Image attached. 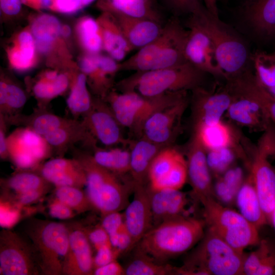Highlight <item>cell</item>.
I'll list each match as a JSON object with an SVG mask.
<instances>
[{"instance_id":"1","label":"cell","mask_w":275,"mask_h":275,"mask_svg":"<svg viewBox=\"0 0 275 275\" xmlns=\"http://www.w3.org/2000/svg\"><path fill=\"white\" fill-rule=\"evenodd\" d=\"M205 221L184 215L152 227L135 246L136 252L163 263L192 248L204 235Z\"/></svg>"},{"instance_id":"2","label":"cell","mask_w":275,"mask_h":275,"mask_svg":"<svg viewBox=\"0 0 275 275\" xmlns=\"http://www.w3.org/2000/svg\"><path fill=\"white\" fill-rule=\"evenodd\" d=\"M187 36V30L178 17L172 16L157 38L120 63V70L146 71L187 62L184 57Z\"/></svg>"},{"instance_id":"3","label":"cell","mask_w":275,"mask_h":275,"mask_svg":"<svg viewBox=\"0 0 275 275\" xmlns=\"http://www.w3.org/2000/svg\"><path fill=\"white\" fill-rule=\"evenodd\" d=\"M73 157L81 164L86 175V194L93 208L102 215L121 211L128 204L133 184L98 164L92 154L74 148Z\"/></svg>"},{"instance_id":"4","label":"cell","mask_w":275,"mask_h":275,"mask_svg":"<svg viewBox=\"0 0 275 275\" xmlns=\"http://www.w3.org/2000/svg\"><path fill=\"white\" fill-rule=\"evenodd\" d=\"M206 73L185 62L156 70L136 71L120 80L121 92H135L153 97L170 92L191 91L201 87Z\"/></svg>"},{"instance_id":"5","label":"cell","mask_w":275,"mask_h":275,"mask_svg":"<svg viewBox=\"0 0 275 275\" xmlns=\"http://www.w3.org/2000/svg\"><path fill=\"white\" fill-rule=\"evenodd\" d=\"M245 255L207 230L199 245L188 256L184 265L177 267L176 274H243Z\"/></svg>"},{"instance_id":"6","label":"cell","mask_w":275,"mask_h":275,"mask_svg":"<svg viewBox=\"0 0 275 275\" xmlns=\"http://www.w3.org/2000/svg\"><path fill=\"white\" fill-rule=\"evenodd\" d=\"M187 96V91L166 93L146 97L135 92L111 91L105 98L116 119L140 138L146 120L156 112L172 105Z\"/></svg>"},{"instance_id":"7","label":"cell","mask_w":275,"mask_h":275,"mask_svg":"<svg viewBox=\"0 0 275 275\" xmlns=\"http://www.w3.org/2000/svg\"><path fill=\"white\" fill-rule=\"evenodd\" d=\"M201 203L207 230L241 253L249 246L258 244L259 230L238 211L223 205L214 197L206 198Z\"/></svg>"},{"instance_id":"8","label":"cell","mask_w":275,"mask_h":275,"mask_svg":"<svg viewBox=\"0 0 275 275\" xmlns=\"http://www.w3.org/2000/svg\"><path fill=\"white\" fill-rule=\"evenodd\" d=\"M69 233L65 225L56 222L33 219L26 225V233L32 242L43 274H63Z\"/></svg>"},{"instance_id":"9","label":"cell","mask_w":275,"mask_h":275,"mask_svg":"<svg viewBox=\"0 0 275 275\" xmlns=\"http://www.w3.org/2000/svg\"><path fill=\"white\" fill-rule=\"evenodd\" d=\"M196 15L213 43L219 66L226 78L246 70L249 55L242 40L208 11Z\"/></svg>"},{"instance_id":"10","label":"cell","mask_w":275,"mask_h":275,"mask_svg":"<svg viewBox=\"0 0 275 275\" xmlns=\"http://www.w3.org/2000/svg\"><path fill=\"white\" fill-rule=\"evenodd\" d=\"M42 273L33 245L9 230L0 233V274L36 275Z\"/></svg>"},{"instance_id":"11","label":"cell","mask_w":275,"mask_h":275,"mask_svg":"<svg viewBox=\"0 0 275 275\" xmlns=\"http://www.w3.org/2000/svg\"><path fill=\"white\" fill-rule=\"evenodd\" d=\"M188 179L186 158L170 146L161 149L152 160L148 174L151 190L181 189Z\"/></svg>"},{"instance_id":"12","label":"cell","mask_w":275,"mask_h":275,"mask_svg":"<svg viewBox=\"0 0 275 275\" xmlns=\"http://www.w3.org/2000/svg\"><path fill=\"white\" fill-rule=\"evenodd\" d=\"M9 158L19 169H35L52 153L45 138L26 127L14 130L7 137Z\"/></svg>"},{"instance_id":"13","label":"cell","mask_w":275,"mask_h":275,"mask_svg":"<svg viewBox=\"0 0 275 275\" xmlns=\"http://www.w3.org/2000/svg\"><path fill=\"white\" fill-rule=\"evenodd\" d=\"M186 26V61L206 73L226 78L219 66L213 43L196 15H189Z\"/></svg>"},{"instance_id":"14","label":"cell","mask_w":275,"mask_h":275,"mask_svg":"<svg viewBox=\"0 0 275 275\" xmlns=\"http://www.w3.org/2000/svg\"><path fill=\"white\" fill-rule=\"evenodd\" d=\"M81 121L96 141L106 147L130 143L131 140L124 136L123 127L104 99H93L91 109L82 117Z\"/></svg>"},{"instance_id":"15","label":"cell","mask_w":275,"mask_h":275,"mask_svg":"<svg viewBox=\"0 0 275 275\" xmlns=\"http://www.w3.org/2000/svg\"><path fill=\"white\" fill-rule=\"evenodd\" d=\"M187 104L186 97L153 113L145 122L141 138L162 146H170L179 133Z\"/></svg>"},{"instance_id":"16","label":"cell","mask_w":275,"mask_h":275,"mask_svg":"<svg viewBox=\"0 0 275 275\" xmlns=\"http://www.w3.org/2000/svg\"><path fill=\"white\" fill-rule=\"evenodd\" d=\"M186 154L188 179L194 197L200 203L206 198L214 197L207 151L194 134L188 145Z\"/></svg>"},{"instance_id":"17","label":"cell","mask_w":275,"mask_h":275,"mask_svg":"<svg viewBox=\"0 0 275 275\" xmlns=\"http://www.w3.org/2000/svg\"><path fill=\"white\" fill-rule=\"evenodd\" d=\"M268 158L256 148L251 164L250 176L267 223L272 225L275 206V169Z\"/></svg>"},{"instance_id":"18","label":"cell","mask_w":275,"mask_h":275,"mask_svg":"<svg viewBox=\"0 0 275 275\" xmlns=\"http://www.w3.org/2000/svg\"><path fill=\"white\" fill-rule=\"evenodd\" d=\"M133 191V199L126 207L123 214L134 248L153 227V222L149 187L134 185Z\"/></svg>"},{"instance_id":"19","label":"cell","mask_w":275,"mask_h":275,"mask_svg":"<svg viewBox=\"0 0 275 275\" xmlns=\"http://www.w3.org/2000/svg\"><path fill=\"white\" fill-rule=\"evenodd\" d=\"M192 92L194 126L211 124L221 121L233 99L227 88L222 92L211 93L199 87Z\"/></svg>"},{"instance_id":"20","label":"cell","mask_w":275,"mask_h":275,"mask_svg":"<svg viewBox=\"0 0 275 275\" xmlns=\"http://www.w3.org/2000/svg\"><path fill=\"white\" fill-rule=\"evenodd\" d=\"M36 169L39 174L56 187L71 186L81 188L86 186L87 179L85 172L75 158L63 157L51 159L39 165Z\"/></svg>"},{"instance_id":"21","label":"cell","mask_w":275,"mask_h":275,"mask_svg":"<svg viewBox=\"0 0 275 275\" xmlns=\"http://www.w3.org/2000/svg\"><path fill=\"white\" fill-rule=\"evenodd\" d=\"M92 245L85 230L70 231L69 249L63 274L89 275L94 270Z\"/></svg>"},{"instance_id":"22","label":"cell","mask_w":275,"mask_h":275,"mask_svg":"<svg viewBox=\"0 0 275 275\" xmlns=\"http://www.w3.org/2000/svg\"><path fill=\"white\" fill-rule=\"evenodd\" d=\"M52 151L62 157L69 149L81 143L84 146L94 151L97 146V141L87 129L82 121L77 119L69 124L59 128L44 135Z\"/></svg>"},{"instance_id":"23","label":"cell","mask_w":275,"mask_h":275,"mask_svg":"<svg viewBox=\"0 0 275 275\" xmlns=\"http://www.w3.org/2000/svg\"><path fill=\"white\" fill-rule=\"evenodd\" d=\"M110 13L117 19L133 50L139 49L151 43L158 37L162 31L163 25L158 21L132 17L118 12Z\"/></svg>"},{"instance_id":"24","label":"cell","mask_w":275,"mask_h":275,"mask_svg":"<svg viewBox=\"0 0 275 275\" xmlns=\"http://www.w3.org/2000/svg\"><path fill=\"white\" fill-rule=\"evenodd\" d=\"M228 86L255 100L266 118L275 124V97L259 81L255 75L246 69L228 78Z\"/></svg>"},{"instance_id":"25","label":"cell","mask_w":275,"mask_h":275,"mask_svg":"<svg viewBox=\"0 0 275 275\" xmlns=\"http://www.w3.org/2000/svg\"><path fill=\"white\" fill-rule=\"evenodd\" d=\"M187 203L186 194L180 189L150 190L153 227L169 219L185 215Z\"/></svg>"},{"instance_id":"26","label":"cell","mask_w":275,"mask_h":275,"mask_svg":"<svg viewBox=\"0 0 275 275\" xmlns=\"http://www.w3.org/2000/svg\"><path fill=\"white\" fill-rule=\"evenodd\" d=\"M241 12L244 21L255 33L273 38L275 35V0H244Z\"/></svg>"},{"instance_id":"27","label":"cell","mask_w":275,"mask_h":275,"mask_svg":"<svg viewBox=\"0 0 275 275\" xmlns=\"http://www.w3.org/2000/svg\"><path fill=\"white\" fill-rule=\"evenodd\" d=\"M233 99L227 111L230 118L240 125L265 128L269 121L260 105L249 96L227 88Z\"/></svg>"},{"instance_id":"28","label":"cell","mask_w":275,"mask_h":275,"mask_svg":"<svg viewBox=\"0 0 275 275\" xmlns=\"http://www.w3.org/2000/svg\"><path fill=\"white\" fill-rule=\"evenodd\" d=\"M128 146L130 152L129 174L133 186L146 185L152 160L158 151L166 146L156 144L143 138L131 140Z\"/></svg>"},{"instance_id":"29","label":"cell","mask_w":275,"mask_h":275,"mask_svg":"<svg viewBox=\"0 0 275 275\" xmlns=\"http://www.w3.org/2000/svg\"><path fill=\"white\" fill-rule=\"evenodd\" d=\"M98 21L103 47L109 56L120 62L133 49L126 40L117 19L109 12H105Z\"/></svg>"},{"instance_id":"30","label":"cell","mask_w":275,"mask_h":275,"mask_svg":"<svg viewBox=\"0 0 275 275\" xmlns=\"http://www.w3.org/2000/svg\"><path fill=\"white\" fill-rule=\"evenodd\" d=\"M235 204L238 212L258 230L268 224L250 175L239 188Z\"/></svg>"},{"instance_id":"31","label":"cell","mask_w":275,"mask_h":275,"mask_svg":"<svg viewBox=\"0 0 275 275\" xmlns=\"http://www.w3.org/2000/svg\"><path fill=\"white\" fill-rule=\"evenodd\" d=\"M242 273L244 275L275 274V248L268 240L260 239L257 248L245 255Z\"/></svg>"},{"instance_id":"32","label":"cell","mask_w":275,"mask_h":275,"mask_svg":"<svg viewBox=\"0 0 275 275\" xmlns=\"http://www.w3.org/2000/svg\"><path fill=\"white\" fill-rule=\"evenodd\" d=\"M194 134L206 151L232 147L234 134L231 128L221 121L211 124L194 126Z\"/></svg>"},{"instance_id":"33","label":"cell","mask_w":275,"mask_h":275,"mask_svg":"<svg viewBox=\"0 0 275 275\" xmlns=\"http://www.w3.org/2000/svg\"><path fill=\"white\" fill-rule=\"evenodd\" d=\"M153 0H107L101 6L110 12H118L134 17L154 20L161 22L159 11Z\"/></svg>"},{"instance_id":"34","label":"cell","mask_w":275,"mask_h":275,"mask_svg":"<svg viewBox=\"0 0 275 275\" xmlns=\"http://www.w3.org/2000/svg\"><path fill=\"white\" fill-rule=\"evenodd\" d=\"M101 225L107 232L112 246L120 254L133 249L123 213H109L102 216Z\"/></svg>"},{"instance_id":"35","label":"cell","mask_w":275,"mask_h":275,"mask_svg":"<svg viewBox=\"0 0 275 275\" xmlns=\"http://www.w3.org/2000/svg\"><path fill=\"white\" fill-rule=\"evenodd\" d=\"M218 177L213 185L214 198L226 206L235 204L237 193L244 181L242 169L231 167Z\"/></svg>"},{"instance_id":"36","label":"cell","mask_w":275,"mask_h":275,"mask_svg":"<svg viewBox=\"0 0 275 275\" xmlns=\"http://www.w3.org/2000/svg\"><path fill=\"white\" fill-rule=\"evenodd\" d=\"M92 156L95 161L113 173L122 177L129 174L130 152L129 149L115 147L108 149L96 148Z\"/></svg>"},{"instance_id":"37","label":"cell","mask_w":275,"mask_h":275,"mask_svg":"<svg viewBox=\"0 0 275 275\" xmlns=\"http://www.w3.org/2000/svg\"><path fill=\"white\" fill-rule=\"evenodd\" d=\"M61 28L59 20L49 14H41L34 19L31 30L40 52L46 53L50 50L53 41L61 34Z\"/></svg>"},{"instance_id":"38","label":"cell","mask_w":275,"mask_h":275,"mask_svg":"<svg viewBox=\"0 0 275 275\" xmlns=\"http://www.w3.org/2000/svg\"><path fill=\"white\" fill-rule=\"evenodd\" d=\"M87 78L84 73L79 74L74 80L70 93L66 100L67 106L74 118L82 117L91 108L93 99L89 92Z\"/></svg>"},{"instance_id":"39","label":"cell","mask_w":275,"mask_h":275,"mask_svg":"<svg viewBox=\"0 0 275 275\" xmlns=\"http://www.w3.org/2000/svg\"><path fill=\"white\" fill-rule=\"evenodd\" d=\"M2 183L6 189L13 191L14 195L38 189H48L51 184L39 173L28 171L15 173Z\"/></svg>"},{"instance_id":"40","label":"cell","mask_w":275,"mask_h":275,"mask_svg":"<svg viewBox=\"0 0 275 275\" xmlns=\"http://www.w3.org/2000/svg\"><path fill=\"white\" fill-rule=\"evenodd\" d=\"M27 100L24 91L13 84L0 82V114L9 117L19 114Z\"/></svg>"},{"instance_id":"41","label":"cell","mask_w":275,"mask_h":275,"mask_svg":"<svg viewBox=\"0 0 275 275\" xmlns=\"http://www.w3.org/2000/svg\"><path fill=\"white\" fill-rule=\"evenodd\" d=\"M124 269L125 275H167L175 274L176 267L136 252L134 258Z\"/></svg>"},{"instance_id":"42","label":"cell","mask_w":275,"mask_h":275,"mask_svg":"<svg viewBox=\"0 0 275 275\" xmlns=\"http://www.w3.org/2000/svg\"><path fill=\"white\" fill-rule=\"evenodd\" d=\"M69 84L68 76L63 73L59 74L54 79H40L34 85L33 92L39 101L38 108H47V102L63 93Z\"/></svg>"},{"instance_id":"43","label":"cell","mask_w":275,"mask_h":275,"mask_svg":"<svg viewBox=\"0 0 275 275\" xmlns=\"http://www.w3.org/2000/svg\"><path fill=\"white\" fill-rule=\"evenodd\" d=\"M18 42V48L10 51V63L15 69L25 70L32 65L35 44L32 36L28 32H23L19 34Z\"/></svg>"},{"instance_id":"44","label":"cell","mask_w":275,"mask_h":275,"mask_svg":"<svg viewBox=\"0 0 275 275\" xmlns=\"http://www.w3.org/2000/svg\"><path fill=\"white\" fill-rule=\"evenodd\" d=\"M77 31L84 48L89 53H98L103 47L98 21L90 17H84L80 20Z\"/></svg>"},{"instance_id":"45","label":"cell","mask_w":275,"mask_h":275,"mask_svg":"<svg viewBox=\"0 0 275 275\" xmlns=\"http://www.w3.org/2000/svg\"><path fill=\"white\" fill-rule=\"evenodd\" d=\"M55 196L75 212H84L93 208L86 193L80 188L71 186H57Z\"/></svg>"},{"instance_id":"46","label":"cell","mask_w":275,"mask_h":275,"mask_svg":"<svg viewBox=\"0 0 275 275\" xmlns=\"http://www.w3.org/2000/svg\"><path fill=\"white\" fill-rule=\"evenodd\" d=\"M206 156L210 172L219 177L232 167L235 153L232 147H225L207 151Z\"/></svg>"},{"instance_id":"47","label":"cell","mask_w":275,"mask_h":275,"mask_svg":"<svg viewBox=\"0 0 275 275\" xmlns=\"http://www.w3.org/2000/svg\"><path fill=\"white\" fill-rule=\"evenodd\" d=\"M163 5L172 14L178 17L188 14H201L207 10L200 0H161Z\"/></svg>"},{"instance_id":"48","label":"cell","mask_w":275,"mask_h":275,"mask_svg":"<svg viewBox=\"0 0 275 275\" xmlns=\"http://www.w3.org/2000/svg\"><path fill=\"white\" fill-rule=\"evenodd\" d=\"M120 253L115 250L112 245H104L96 250L94 257V269L117 260Z\"/></svg>"},{"instance_id":"49","label":"cell","mask_w":275,"mask_h":275,"mask_svg":"<svg viewBox=\"0 0 275 275\" xmlns=\"http://www.w3.org/2000/svg\"><path fill=\"white\" fill-rule=\"evenodd\" d=\"M85 231L92 246L96 251L104 245H112L108 235L101 224Z\"/></svg>"},{"instance_id":"50","label":"cell","mask_w":275,"mask_h":275,"mask_svg":"<svg viewBox=\"0 0 275 275\" xmlns=\"http://www.w3.org/2000/svg\"><path fill=\"white\" fill-rule=\"evenodd\" d=\"M74 211L57 199L50 204L48 212L50 216L60 219H67L75 215Z\"/></svg>"},{"instance_id":"51","label":"cell","mask_w":275,"mask_h":275,"mask_svg":"<svg viewBox=\"0 0 275 275\" xmlns=\"http://www.w3.org/2000/svg\"><path fill=\"white\" fill-rule=\"evenodd\" d=\"M19 211L6 203L1 202V225L9 228L13 225L18 219Z\"/></svg>"},{"instance_id":"52","label":"cell","mask_w":275,"mask_h":275,"mask_svg":"<svg viewBox=\"0 0 275 275\" xmlns=\"http://www.w3.org/2000/svg\"><path fill=\"white\" fill-rule=\"evenodd\" d=\"M53 6L65 14L75 13L83 7L80 0H53Z\"/></svg>"},{"instance_id":"53","label":"cell","mask_w":275,"mask_h":275,"mask_svg":"<svg viewBox=\"0 0 275 275\" xmlns=\"http://www.w3.org/2000/svg\"><path fill=\"white\" fill-rule=\"evenodd\" d=\"M47 190L38 189L15 195V200L17 204L20 205L31 204L39 200Z\"/></svg>"},{"instance_id":"54","label":"cell","mask_w":275,"mask_h":275,"mask_svg":"<svg viewBox=\"0 0 275 275\" xmlns=\"http://www.w3.org/2000/svg\"><path fill=\"white\" fill-rule=\"evenodd\" d=\"M94 275H123L125 269L115 260L103 266L94 269Z\"/></svg>"},{"instance_id":"55","label":"cell","mask_w":275,"mask_h":275,"mask_svg":"<svg viewBox=\"0 0 275 275\" xmlns=\"http://www.w3.org/2000/svg\"><path fill=\"white\" fill-rule=\"evenodd\" d=\"M7 125L5 118L0 114V157L2 159L9 158L6 132Z\"/></svg>"},{"instance_id":"56","label":"cell","mask_w":275,"mask_h":275,"mask_svg":"<svg viewBox=\"0 0 275 275\" xmlns=\"http://www.w3.org/2000/svg\"><path fill=\"white\" fill-rule=\"evenodd\" d=\"M0 4L2 11L9 15H16L21 9L20 0H0Z\"/></svg>"},{"instance_id":"57","label":"cell","mask_w":275,"mask_h":275,"mask_svg":"<svg viewBox=\"0 0 275 275\" xmlns=\"http://www.w3.org/2000/svg\"><path fill=\"white\" fill-rule=\"evenodd\" d=\"M218 0H204L207 11L214 17L219 18L218 10L217 6Z\"/></svg>"},{"instance_id":"58","label":"cell","mask_w":275,"mask_h":275,"mask_svg":"<svg viewBox=\"0 0 275 275\" xmlns=\"http://www.w3.org/2000/svg\"><path fill=\"white\" fill-rule=\"evenodd\" d=\"M39 6L43 8H49L53 6V0H37Z\"/></svg>"},{"instance_id":"59","label":"cell","mask_w":275,"mask_h":275,"mask_svg":"<svg viewBox=\"0 0 275 275\" xmlns=\"http://www.w3.org/2000/svg\"><path fill=\"white\" fill-rule=\"evenodd\" d=\"M61 34L65 37H68L71 34V29L70 27L67 25L62 26L61 28Z\"/></svg>"},{"instance_id":"60","label":"cell","mask_w":275,"mask_h":275,"mask_svg":"<svg viewBox=\"0 0 275 275\" xmlns=\"http://www.w3.org/2000/svg\"><path fill=\"white\" fill-rule=\"evenodd\" d=\"M82 5L84 7L88 6L90 5L91 3L94 2L96 0H80Z\"/></svg>"},{"instance_id":"61","label":"cell","mask_w":275,"mask_h":275,"mask_svg":"<svg viewBox=\"0 0 275 275\" xmlns=\"http://www.w3.org/2000/svg\"><path fill=\"white\" fill-rule=\"evenodd\" d=\"M269 58L275 63V51L267 53Z\"/></svg>"},{"instance_id":"62","label":"cell","mask_w":275,"mask_h":275,"mask_svg":"<svg viewBox=\"0 0 275 275\" xmlns=\"http://www.w3.org/2000/svg\"><path fill=\"white\" fill-rule=\"evenodd\" d=\"M272 225L274 227L275 229V206H274V210H273V214H272Z\"/></svg>"},{"instance_id":"63","label":"cell","mask_w":275,"mask_h":275,"mask_svg":"<svg viewBox=\"0 0 275 275\" xmlns=\"http://www.w3.org/2000/svg\"><path fill=\"white\" fill-rule=\"evenodd\" d=\"M273 39H275V35H274V36H273Z\"/></svg>"}]
</instances>
